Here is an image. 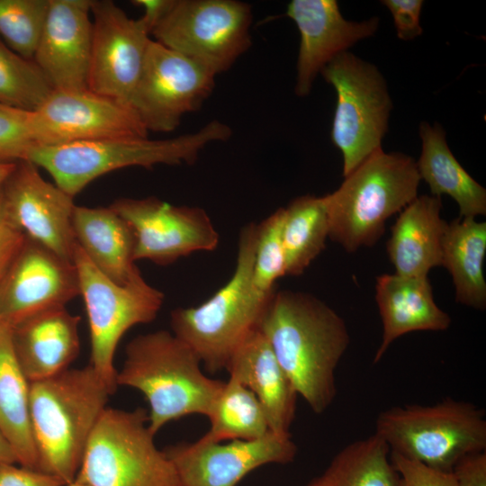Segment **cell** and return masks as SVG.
Here are the masks:
<instances>
[{
	"mask_svg": "<svg viewBox=\"0 0 486 486\" xmlns=\"http://www.w3.org/2000/svg\"><path fill=\"white\" fill-rule=\"evenodd\" d=\"M375 429L391 451L446 472L486 448L483 410L450 398L432 406L388 409L378 416Z\"/></svg>",
	"mask_w": 486,
	"mask_h": 486,
	"instance_id": "52a82bcc",
	"label": "cell"
},
{
	"mask_svg": "<svg viewBox=\"0 0 486 486\" xmlns=\"http://www.w3.org/2000/svg\"><path fill=\"white\" fill-rule=\"evenodd\" d=\"M453 472L457 486H486V454L480 452L462 458Z\"/></svg>",
	"mask_w": 486,
	"mask_h": 486,
	"instance_id": "ab89813d",
	"label": "cell"
},
{
	"mask_svg": "<svg viewBox=\"0 0 486 486\" xmlns=\"http://www.w3.org/2000/svg\"><path fill=\"white\" fill-rule=\"evenodd\" d=\"M337 94L331 140L343 157L344 177L382 148L392 101L377 67L349 51L320 72Z\"/></svg>",
	"mask_w": 486,
	"mask_h": 486,
	"instance_id": "30bf717a",
	"label": "cell"
},
{
	"mask_svg": "<svg viewBox=\"0 0 486 486\" xmlns=\"http://www.w3.org/2000/svg\"><path fill=\"white\" fill-rule=\"evenodd\" d=\"M154 436L146 410L106 408L75 480L87 486H180L174 465Z\"/></svg>",
	"mask_w": 486,
	"mask_h": 486,
	"instance_id": "ba28073f",
	"label": "cell"
},
{
	"mask_svg": "<svg viewBox=\"0 0 486 486\" xmlns=\"http://www.w3.org/2000/svg\"><path fill=\"white\" fill-rule=\"evenodd\" d=\"M73 263L89 324V365L114 392L118 387L114 355L119 342L133 326L154 320L165 296L146 282L140 269L124 284L112 282L93 265L76 243Z\"/></svg>",
	"mask_w": 486,
	"mask_h": 486,
	"instance_id": "9c48e42d",
	"label": "cell"
},
{
	"mask_svg": "<svg viewBox=\"0 0 486 486\" xmlns=\"http://www.w3.org/2000/svg\"><path fill=\"white\" fill-rule=\"evenodd\" d=\"M284 208H279L256 224L253 286L259 292L275 291V282L285 275L283 245Z\"/></svg>",
	"mask_w": 486,
	"mask_h": 486,
	"instance_id": "836d02e7",
	"label": "cell"
},
{
	"mask_svg": "<svg viewBox=\"0 0 486 486\" xmlns=\"http://www.w3.org/2000/svg\"><path fill=\"white\" fill-rule=\"evenodd\" d=\"M375 300L382 324V337L374 357V364L400 336L413 331H443L451 324L449 315L435 302L428 276L381 274L376 277Z\"/></svg>",
	"mask_w": 486,
	"mask_h": 486,
	"instance_id": "603a6c76",
	"label": "cell"
},
{
	"mask_svg": "<svg viewBox=\"0 0 486 486\" xmlns=\"http://www.w3.org/2000/svg\"><path fill=\"white\" fill-rule=\"evenodd\" d=\"M421 154L416 161L420 179L428 184L431 195L447 194L459 207V218L486 214V190L461 166L451 152L446 134L438 123L422 122L418 130Z\"/></svg>",
	"mask_w": 486,
	"mask_h": 486,
	"instance_id": "484cf974",
	"label": "cell"
},
{
	"mask_svg": "<svg viewBox=\"0 0 486 486\" xmlns=\"http://www.w3.org/2000/svg\"><path fill=\"white\" fill-rule=\"evenodd\" d=\"M486 222L458 218L447 223L442 242V265L450 273L455 301L477 310L486 307L483 262Z\"/></svg>",
	"mask_w": 486,
	"mask_h": 486,
	"instance_id": "4316f807",
	"label": "cell"
},
{
	"mask_svg": "<svg viewBox=\"0 0 486 486\" xmlns=\"http://www.w3.org/2000/svg\"><path fill=\"white\" fill-rule=\"evenodd\" d=\"M211 428L201 438L211 442L256 440L270 432L266 413L255 394L230 377L208 417Z\"/></svg>",
	"mask_w": 486,
	"mask_h": 486,
	"instance_id": "4dcf8cb0",
	"label": "cell"
},
{
	"mask_svg": "<svg viewBox=\"0 0 486 486\" xmlns=\"http://www.w3.org/2000/svg\"><path fill=\"white\" fill-rule=\"evenodd\" d=\"M113 392L91 365L30 382L38 469L72 482L88 439Z\"/></svg>",
	"mask_w": 486,
	"mask_h": 486,
	"instance_id": "7a4b0ae2",
	"label": "cell"
},
{
	"mask_svg": "<svg viewBox=\"0 0 486 486\" xmlns=\"http://www.w3.org/2000/svg\"><path fill=\"white\" fill-rule=\"evenodd\" d=\"M258 328L298 395L323 413L336 397L335 371L350 341L344 320L310 293L275 290Z\"/></svg>",
	"mask_w": 486,
	"mask_h": 486,
	"instance_id": "6da1fadb",
	"label": "cell"
},
{
	"mask_svg": "<svg viewBox=\"0 0 486 486\" xmlns=\"http://www.w3.org/2000/svg\"><path fill=\"white\" fill-rule=\"evenodd\" d=\"M251 22V6L245 2L173 0L151 35L217 76L250 48Z\"/></svg>",
	"mask_w": 486,
	"mask_h": 486,
	"instance_id": "8fae6325",
	"label": "cell"
},
{
	"mask_svg": "<svg viewBox=\"0 0 486 486\" xmlns=\"http://www.w3.org/2000/svg\"><path fill=\"white\" fill-rule=\"evenodd\" d=\"M381 3L391 12L399 39L411 40L422 34L419 22L422 0H383Z\"/></svg>",
	"mask_w": 486,
	"mask_h": 486,
	"instance_id": "8d00e7d4",
	"label": "cell"
},
{
	"mask_svg": "<svg viewBox=\"0 0 486 486\" xmlns=\"http://www.w3.org/2000/svg\"><path fill=\"white\" fill-rule=\"evenodd\" d=\"M286 15L300 33L294 88L300 97L310 94L316 76L334 58L373 36L379 27L378 17L346 20L335 0H292Z\"/></svg>",
	"mask_w": 486,
	"mask_h": 486,
	"instance_id": "d6986e66",
	"label": "cell"
},
{
	"mask_svg": "<svg viewBox=\"0 0 486 486\" xmlns=\"http://www.w3.org/2000/svg\"><path fill=\"white\" fill-rule=\"evenodd\" d=\"M420 180L412 157L376 150L323 196L328 238L350 253L374 246L384 234L386 220L418 196Z\"/></svg>",
	"mask_w": 486,
	"mask_h": 486,
	"instance_id": "8992f818",
	"label": "cell"
},
{
	"mask_svg": "<svg viewBox=\"0 0 486 486\" xmlns=\"http://www.w3.org/2000/svg\"><path fill=\"white\" fill-rule=\"evenodd\" d=\"M16 163H1L0 162V186L13 171Z\"/></svg>",
	"mask_w": 486,
	"mask_h": 486,
	"instance_id": "7bdbcfd3",
	"label": "cell"
},
{
	"mask_svg": "<svg viewBox=\"0 0 486 486\" xmlns=\"http://www.w3.org/2000/svg\"><path fill=\"white\" fill-rule=\"evenodd\" d=\"M328 234V217L323 196H300L284 207L285 275H301L325 249Z\"/></svg>",
	"mask_w": 486,
	"mask_h": 486,
	"instance_id": "f1b7e54d",
	"label": "cell"
},
{
	"mask_svg": "<svg viewBox=\"0 0 486 486\" xmlns=\"http://www.w3.org/2000/svg\"><path fill=\"white\" fill-rule=\"evenodd\" d=\"M35 146H58L107 139L148 138L128 105L90 90H53L32 112Z\"/></svg>",
	"mask_w": 486,
	"mask_h": 486,
	"instance_id": "5bb4252c",
	"label": "cell"
},
{
	"mask_svg": "<svg viewBox=\"0 0 486 486\" xmlns=\"http://www.w3.org/2000/svg\"><path fill=\"white\" fill-rule=\"evenodd\" d=\"M53 90L33 60L21 57L0 39V104L33 112Z\"/></svg>",
	"mask_w": 486,
	"mask_h": 486,
	"instance_id": "1f68e13d",
	"label": "cell"
},
{
	"mask_svg": "<svg viewBox=\"0 0 486 486\" xmlns=\"http://www.w3.org/2000/svg\"><path fill=\"white\" fill-rule=\"evenodd\" d=\"M226 371L257 398L270 431L290 435L298 393L259 328L235 351Z\"/></svg>",
	"mask_w": 486,
	"mask_h": 486,
	"instance_id": "7402d4cb",
	"label": "cell"
},
{
	"mask_svg": "<svg viewBox=\"0 0 486 486\" xmlns=\"http://www.w3.org/2000/svg\"><path fill=\"white\" fill-rule=\"evenodd\" d=\"M8 213L24 234L73 262V198L30 161L17 162L0 186Z\"/></svg>",
	"mask_w": 486,
	"mask_h": 486,
	"instance_id": "ac0fdd59",
	"label": "cell"
},
{
	"mask_svg": "<svg viewBox=\"0 0 486 486\" xmlns=\"http://www.w3.org/2000/svg\"><path fill=\"white\" fill-rule=\"evenodd\" d=\"M75 240L87 258L105 276L126 284L139 270L134 262L135 238L128 222L110 206H75Z\"/></svg>",
	"mask_w": 486,
	"mask_h": 486,
	"instance_id": "d4e9b609",
	"label": "cell"
},
{
	"mask_svg": "<svg viewBox=\"0 0 486 486\" xmlns=\"http://www.w3.org/2000/svg\"><path fill=\"white\" fill-rule=\"evenodd\" d=\"M441 197L417 196L392 225L386 249L395 274L427 277L442 265V242L447 223L441 218Z\"/></svg>",
	"mask_w": 486,
	"mask_h": 486,
	"instance_id": "cb8c5ba5",
	"label": "cell"
},
{
	"mask_svg": "<svg viewBox=\"0 0 486 486\" xmlns=\"http://www.w3.org/2000/svg\"><path fill=\"white\" fill-rule=\"evenodd\" d=\"M32 112L0 104V162L26 160L35 146L31 125Z\"/></svg>",
	"mask_w": 486,
	"mask_h": 486,
	"instance_id": "e575fe53",
	"label": "cell"
},
{
	"mask_svg": "<svg viewBox=\"0 0 486 486\" xmlns=\"http://www.w3.org/2000/svg\"><path fill=\"white\" fill-rule=\"evenodd\" d=\"M80 294L76 268L40 242L24 243L0 280V322L10 327Z\"/></svg>",
	"mask_w": 486,
	"mask_h": 486,
	"instance_id": "e0dca14e",
	"label": "cell"
},
{
	"mask_svg": "<svg viewBox=\"0 0 486 486\" xmlns=\"http://www.w3.org/2000/svg\"><path fill=\"white\" fill-rule=\"evenodd\" d=\"M26 235L7 212L0 188V280L22 247Z\"/></svg>",
	"mask_w": 486,
	"mask_h": 486,
	"instance_id": "74e56055",
	"label": "cell"
},
{
	"mask_svg": "<svg viewBox=\"0 0 486 486\" xmlns=\"http://www.w3.org/2000/svg\"><path fill=\"white\" fill-rule=\"evenodd\" d=\"M390 448L376 434L345 446L308 486H398Z\"/></svg>",
	"mask_w": 486,
	"mask_h": 486,
	"instance_id": "f546056e",
	"label": "cell"
},
{
	"mask_svg": "<svg viewBox=\"0 0 486 486\" xmlns=\"http://www.w3.org/2000/svg\"><path fill=\"white\" fill-rule=\"evenodd\" d=\"M80 318L65 307L28 317L11 327L15 358L30 382L67 369L80 350Z\"/></svg>",
	"mask_w": 486,
	"mask_h": 486,
	"instance_id": "44dd1931",
	"label": "cell"
},
{
	"mask_svg": "<svg viewBox=\"0 0 486 486\" xmlns=\"http://www.w3.org/2000/svg\"><path fill=\"white\" fill-rule=\"evenodd\" d=\"M0 486H66L49 473L15 464H0Z\"/></svg>",
	"mask_w": 486,
	"mask_h": 486,
	"instance_id": "f35d334b",
	"label": "cell"
},
{
	"mask_svg": "<svg viewBox=\"0 0 486 486\" xmlns=\"http://www.w3.org/2000/svg\"><path fill=\"white\" fill-rule=\"evenodd\" d=\"M66 486H87L86 484L81 482H78L76 480H74L72 482L67 484Z\"/></svg>",
	"mask_w": 486,
	"mask_h": 486,
	"instance_id": "ee69618b",
	"label": "cell"
},
{
	"mask_svg": "<svg viewBox=\"0 0 486 486\" xmlns=\"http://www.w3.org/2000/svg\"><path fill=\"white\" fill-rule=\"evenodd\" d=\"M133 4L140 6L144 10L141 16L152 32L156 24L170 8L173 0H135Z\"/></svg>",
	"mask_w": 486,
	"mask_h": 486,
	"instance_id": "60d3db41",
	"label": "cell"
},
{
	"mask_svg": "<svg viewBox=\"0 0 486 486\" xmlns=\"http://www.w3.org/2000/svg\"><path fill=\"white\" fill-rule=\"evenodd\" d=\"M215 77L197 61L151 40L130 107L148 131H173L211 95Z\"/></svg>",
	"mask_w": 486,
	"mask_h": 486,
	"instance_id": "7c38bea8",
	"label": "cell"
},
{
	"mask_svg": "<svg viewBox=\"0 0 486 486\" xmlns=\"http://www.w3.org/2000/svg\"><path fill=\"white\" fill-rule=\"evenodd\" d=\"M256 239V224L245 225L230 279L202 304L178 307L170 313L172 333L211 374L226 371L235 351L258 328L274 293H261L253 286Z\"/></svg>",
	"mask_w": 486,
	"mask_h": 486,
	"instance_id": "277c9868",
	"label": "cell"
},
{
	"mask_svg": "<svg viewBox=\"0 0 486 486\" xmlns=\"http://www.w3.org/2000/svg\"><path fill=\"white\" fill-rule=\"evenodd\" d=\"M48 10L49 0H0V39L33 60Z\"/></svg>",
	"mask_w": 486,
	"mask_h": 486,
	"instance_id": "d6a6232c",
	"label": "cell"
},
{
	"mask_svg": "<svg viewBox=\"0 0 486 486\" xmlns=\"http://www.w3.org/2000/svg\"><path fill=\"white\" fill-rule=\"evenodd\" d=\"M230 136L229 125L212 120L194 132L165 140L122 138L34 146L26 161L48 171L55 184L74 197L89 183L114 170L193 164L206 146Z\"/></svg>",
	"mask_w": 486,
	"mask_h": 486,
	"instance_id": "5b68a950",
	"label": "cell"
},
{
	"mask_svg": "<svg viewBox=\"0 0 486 486\" xmlns=\"http://www.w3.org/2000/svg\"><path fill=\"white\" fill-rule=\"evenodd\" d=\"M163 451L174 465L180 486H236L262 465L292 462L297 446L290 435L270 431L256 440L222 444L199 438Z\"/></svg>",
	"mask_w": 486,
	"mask_h": 486,
	"instance_id": "2e32d148",
	"label": "cell"
},
{
	"mask_svg": "<svg viewBox=\"0 0 486 486\" xmlns=\"http://www.w3.org/2000/svg\"><path fill=\"white\" fill-rule=\"evenodd\" d=\"M91 14L87 88L130 106L151 41L150 29L142 17L130 18L110 0H91Z\"/></svg>",
	"mask_w": 486,
	"mask_h": 486,
	"instance_id": "9a60e30c",
	"label": "cell"
},
{
	"mask_svg": "<svg viewBox=\"0 0 486 486\" xmlns=\"http://www.w3.org/2000/svg\"><path fill=\"white\" fill-rule=\"evenodd\" d=\"M110 207L133 231L135 261L167 266L219 245V233L201 207L173 205L157 197L118 198Z\"/></svg>",
	"mask_w": 486,
	"mask_h": 486,
	"instance_id": "4fadbf2b",
	"label": "cell"
},
{
	"mask_svg": "<svg viewBox=\"0 0 486 486\" xmlns=\"http://www.w3.org/2000/svg\"><path fill=\"white\" fill-rule=\"evenodd\" d=\"M201 364L190 346L161 329L127 344L116 382L144 395L149 406L148 426L156 435L168 422L185 416H210L225 382L206 376Z\"/></svg>",
	"mask_w": 486,
	"mask_h": 486,
	"instance_id": "3957f363",
	"label": "cell"
},
{
	"mask_svg": "<svg viewBox=\"0 0 486 486\" xmlns=\"http://www.w3.org/2000/svg\"><path fill=\"white\" fill-rule=\"evenodd\" d=\"M17 464V454L7 437L0 430V464Z\"/></svg>",
	"mask_w": 486,
	"mask_h": 486,
	"instance_id": "b9f144b4",
	"label": "cell"
},
{
	"mask_svg": "<svg viewBox=\"0 0 486 486\" xmlns=\"http://www.w3.org/2000/svg\"><path fill=\"white\" fill-rule=\"evenodd\" d=\"M391 462L398 473V486H457L452 472L428 467L390 451Z\"/></svg>",
	"mask_w": 486,
	"mask_h": 486,
	"instance_id": "d590c367",
	"label": "cell"
},
{
	"mask_svg": "<svg viewBox=\"0 0 486 486\" xmlns=\"http://www.w3.org/2000/svg\"><path fill=\"white\" fill-rule=\"evenodd\" d=\"M91 0H49L33 61L55 90H86L93 24Z\"/></svg>",
	"mask_w": 486,
	"mask_h": 486,
	"instance_id": "ffe728a7",
	"label": "cell"
},
{
	"mask_svg": "<svg viewBox=\"0 0 486 486\" xmlns=\"http://www.w3.org/2000/svg\"><path fill=\"white\" fill-rule=\"evenodd\" d=\"M0 430L12 444L18 464L38 469L30 416V382L14 353L11 327L0 322Z\"/></svg>",
	"mask_w": 486,
	"mask_h": 486,
	"instance_id": "83f0119b",
	"label": "cell"
}]
</instances>
